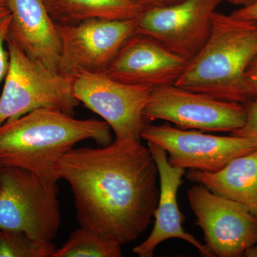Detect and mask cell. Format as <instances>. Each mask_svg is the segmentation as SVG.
<instances>
[{
	"instance_id": "cell-10",
	"label": "cell",
	"mask_w": 257,
	"mask_h": 257,
	"mask_svg": "<svg viewBox=\"0 0 257 257\" xmlns=\"http://www.w3.org/2000/svg\"><path fill=\"white\" fill-rule=\"evenodd\" d=\"M142 138L162 147L173 167L201 172H218L236 157L256 150L246 139L181 130L168 123L146 124Z\"/></svg>"
},
{
	"instance_id": "cell-25",
	"label": "cell",
	"mask_w": 257,
	"mask_h": 257,
	"mask_svg": "<svg viewBox=\"0 0 257 257\" xmlns=\"http://www.w3.org/2000/svg\"><path fill=\"white\" fill-rule=\"evenodd\" d=\"M10 15V10L7 0H0V22Z\"/></svg>"
},
{
	"instance_id": "cell-28",
	"label": "cell",
	"mask_w": 257,
	"mask_h": 257,
	"mask_svg": "<svg viewBox=\"0 0 257 257\" xmlns=\"http://www.w3.org/2000/svg\"><path fill=\"white\" fill-rule=\"evenodd\" d=\"M2 167H3V165H2L1 163H0V170H1ZM0 187H1V184H0Z\"/></svg>"
},
{
	"instance_id": "cell-14",
	"label": "cell",
	"mask_w": 257,
	"mask_h": 257,
	"mask_svg": "<svg viewBox=\"0 0 257 257\" xmlns=\"http://www.w3.org/2000/svg\"><path fill=\"white\" fill-rule=\"evenodd\" d=\"M9 36L33 60L60 72L61 40L44 0H7Z\"/></svg>"
},
{
	"instance_id": "cell-5",
	"label": "cell",
	"mask_w": 257,
	"mask_h": 257,
	"mask_svg": "<svg viewBox=\"0 0 257 257\" xmlns=\"http://www.w3.org/2000/svg\"><path fill=\"white\" fill-rule=\"evenodd\" d=\"M0 184V229L23 231L44 241L55 239L61 225L57 182L3 166Z\"/></svg>"
},
{
	"instance_id": "cell-29",
	"label": "cell",
	"mask_w": 257,
	"mask_h": 257,
	"mask_svg": "<svg viewBox=\"0 0 257 257\" xmlns=\"http://www.w3.org/2000/svg\"><path fill=\"white\" fill-rule=\"evenodd\" d=\"M254 216H255V217L256 218V219H257V214H254Z\"/></svg>"
},
{
	"instance_id": "cell-2",
	"label": "cell",
	"mask_w": 257,
	"mask_h": 257,
	"mask_svg": "<svg viewBox=\"0 0 257 257\" xmlns=\"http://www.w3.org/2000/svg\"><path fill=\"white\" fill-rule=\"evenodd\" d=\"M88 140L108 146L113 142L110 126L104 121L77 119L56 109L40 108L0 126V163L58 182L57 161Z\"/></svg>"
},
{
	"instance_id": "cell-12",
	"label": "cell",
	"mask_w": 257,
	"mask_h": 257,
	"mask_svg": "<svg viewBox=\"0 0 257 257\" xmlns=\"http://www.w3.org/2000/svg\"><path fill=\"white\" fill-rule=\"evenodd\" d=\"M188 62L151 37L136 33L123 45L104 74L118 82L152 89L175 84Z\"/></svg>"
},
{
	"instance_id": "cell-21",
	"label": "cell",
	"mask_w": 257,
	"mask_h": 257,
	"mask_svg": "<svg viewBox=\"0 0 257 257\" xmlns=\"http://www.w3.org/2000/svg\"><path fill=\"white\" fill-rule=\"evenodd\" d=\"M246 81L248 90L253 98L257 97V55L246 70Z\"/></svg>"
},
{
	"instance_id": "cell-24",
	"label": "cell",
	"mask_w": 257,
	"mask_h": 257,
	"mask_svg": "<svg viewBox=\"0 0 257 257\" xmlns=\"http://www.w3.org/2000/svg\"><path fill=\"white\" fill-rule=\"evenodd\" d=\"M226 3H229L233 5H236L239 8H244V7L249 6L257 3V0H222Z\"/></svg>"
},
{
	"instance_id": "cell-16",
	"label": "cell",
	"mask_w": 257,
	"mask_h": 257,
	"mask_svg": "<svg viewBox=\"0 0 257 257\" xmlns=\"http://www.w3.org/2000/svg\"><path fill=\"white\" fill-rule=\"evenodd\" d=\"M57 25H68L89 20H124L140 18L145 7L131 0H44Z\"/></svg>"
},
{
	"instance_id": "cell-18",
	"label": "cell",
	"mask_w": 257,
	"mask_h": 257,
	"mask_svg": "<svg viewBox=\"0 0 257 257\" xmlns=\"http://www.w3.org/2000/svg\"><path fill=\"white\" fill-rule=\"evenodd\" d=\"M52 241L34 239L23 231L0 229V257H52Z\"/></svg>"
},
{
	"instance_id": "cell-27",
	"label": "cell",
	"mask_w": 257,
	"mask_h": 257,
	"mask_svg": "<svg viewBox=\"0 0 257 257\" xmlns=\"http://www.w3.org/2000/svg\"><path fill=\"white\" fill-rule=\"evenodd\" d=\"M165 4L171 5L175 4V3H179V2L183 1V0H162Z\"/></svg>"
},
{
	"instance_id": "cell-13",
	"label": "cell",
	"mask_w": 257,
	"mask_h": 257,
	"mask_svg": "<svg viewBox=\"0 0 257 257\" xmlns=\"http://www.w3.org/2000/svg\"><path fill=\"white\" fill-rule=\"evenodd\" d=\"M147 147L158 169L160 197L154 214L155 222L151 234L143 243L133 248V253L139 257H152L161 243L167 239H180L197 248L202 256L214 257L206 245L199 242L182 226L185 217L179 208L177 193L184 182L182 177L185 175V170L171 165L167 152L162 147L147 142Z\"/></svg>"
},
{
	"instance_id": "cell-17",
	"label": "cell",
	"mask_w": 257,
	"mask_h": 257,
	"mask_svg": "<svg viewBox=\"0 0 257 257\" xmlns=\"http://www.w3.org/2000/svg\"><path fill=\"white\" fill-rule=\"evenodd\" d=\"M121 245L100 233L80 226L52 257H121Z\"/></svg>"
},
{
	"instance_id": "cell-3",
	"label": "cell",
	"mask_w": 257,
	"mask_h": 257,
	"mask_svg": "<svg viewBox=\"0 0 257 257\" xmlns=\"http://www.w3.org/2000/svg\"><path fill=\"white\" fill-rule=\"evenodd\" d=\"M257 55V21L215 12L209 38L189 61L175 85L226 101L253 96L246 72Z\"/></svg>"
},
{
	"instance_id": "cell-6",
	"label": "cell",
	"mask_w": 257,
	"mask_h": 257,
	"mask_svg": "<svg viewBox=\"0 0 257 257\" xmlns=\"http://www.w3.org/2000/svg\"><path fill=\"white\" fill-rule=\"evenodd\" d=\"M143 118L147 124L164 120L181 130L232 133L244 124L246 109L241 103L170 84L152 89Z\"/></svg>"
},
{
	"instance_id": "cell-11",
	"label": "cell",
	"mask_w": 257,
	"mask_h": 257,
	"mask_svg": "<svg viewBox=\"0 0 257 257\" xmlns=\"http://www.w3.org/2000/svg\"><path fill=\"white\" fill-rule=\"evenodd\" d=\"M222 0H183L147 10L139 19L136 33L160 42L187 60L206 43L212 16Z\"/></svg>"
},
{
	"instance_id": "cell-26",
	"label": "cell",
	"mask_w": 257,
	"mask_h": 257,
	"mask_svg": "<svg viewBox=\"0 0 257 257\" xmlns=\"http://www.w3.org/2000/svg\"><path fill=\"white\" fill-rule=\"evenodd\" d=\"M243 256L257 257V242L249 246L243 253Z\"/></svg>"
},
{
	"instance_id": "cell-1",
	"label": "cell",
	"mask_w": 257,
	"mask_h": 257,
	"mask_svg": "<svg viewBox=\"0 0 257 257\" xmlns=\"http://www.w3.org/2000/svg\"><path fill=\"white\" fill-rule=\"evenodd\" d=\"M55 172L70 185L80 226L122 246L151 223L160 197L158 169L141 143L73 148L57 161Z\"/></svg>"
},
{
	"instance_id": "cell-8",
	"label": "cell",
	"mask_w": 257,
	"mask_h": 257,
	"mask_svg": "<svg viewBox=\"0 0 257 257\" xmlns=\"http://www.w3.org/2000/svg\"><path fill=\"white\" fill-rule=\"evenodd\" d=\"M139 19L56 24L61 40L60 72L68 75L104 74L123 45L136 34Z\"/></svg>"
},
{
	"instance_id": "cell-9",
	"label": "cell",
	"mask_w": 257,
	"mask_h": 257,
	"mask_svg": "<svg viewBox=\"0 0 257 257\" xmlns=\"http://www.w3.org/2000/svg\"><path fill=\"white\" fill-rule=\"evenodd\" d=\"M187 199L213 256H243L257 242L256 218L242 204L218 195L201 184L187 191Z\"/></svg>"
},
{
	"instance_id": "cell-20",
	"label": "cell",
	"mask_w": 257,
	"mask_h": 257,
	"mask_svg": "<svg viewBox=\"0 0 257 257\" xmlns=\"http://www.w3.org/2000/svg\"><path fill=\"white\" fill-rule=\"evenodd\" d=\"M11 14L0 22V82L5 79L9 68V52L5 50L7 38L9 35Z\"/></svg>"
},
{
	"instance_id": "cell-23",
	"label": "cell",
	"mask_w": 257,
	"mask_h": 257,
	"mask_svg": "<svg viewBox=\"0 0 257 257\" xmlns=\"http://www.w3.org/2000/svg\"><path fill=\"white\" fill-rule=\"evenodd\" d=\"M131 1L143 5L147 9H150V8H155V7L167 5L162 0H131Z\"/></svg>"
},
{
	"instance_id": "cell-7",
	"label": "cell",
	"mask_w": 257,
	"mask_h": 257,
	"mask_svg": "<svg viewBox=\"0 0 257 257\" xmlns=\"http://www.w3.org/2000/svg\"><path fill=\"white\" fill-rule=\"evenodd\" d=\"M72 76L74 97L109 124L115 140L141 143L147 124L143 110L152 89L118 82L104 74Z\"/></svg>"
},
{
	"instance_id": "cell-19",
	"label": "cell",
	"mask_w": 257,
	"mask_h": 257,
	"mask_svg": "<svg viewBox=\"0 0 257 257\" xmlns=\"http://www.w3.org/2000/svg\"><path fill=\"white\" fill-rule=\"evenodd\" d=\"M246 109V120L239 130L231 133V135L246 139L257 150V97L243 103Z\"/></svg>"
},
{
	"instance_id": "cell-22",
	"label": "cell",
	"mask_w": 257,
	"mask_h": 257,
	"mask_svg": "<svg viewBox=\"0 0 257 257\" xmlns=\"http://www.w3.org/2000/svg\"><path fill=\"white\" fill-rule=\"evenodd\" d=\"M235 18L257 21V3L244 8H239L231 13Z\"/></svg>"
},
{
	"instance_id": "cell-15",
	"label": "cell",
	"mask_w": 257,
	"mask_h": 257,
	"mask_svg": "<svg viewBox=\"0 0 257 257\" xmlns=\"http://www.w3.org/2000/svg\"><path fill=\"white\" fill-rule=\"evenodd\" d=\"M186 178L257 214V150L236 157L216 172L189 170Z\"/></svg>"
},
{
	"instance_id": "cell-4",
	"label": "cell",
	"mask_w": 257,
	"mask_h": 257,
	"mask_svg": "<svg viewBox=\"0 0 257 257\" xmlns=\"http://www.w3.org/2000/svg\"><path fill=\"white\" fill-rule=\"evenodd\" d=\"M9 68L0 97V126L40 108L73 116L79 101L73 95V76L29 57L8 35Z\"/></svg>"
}]
</instances>
